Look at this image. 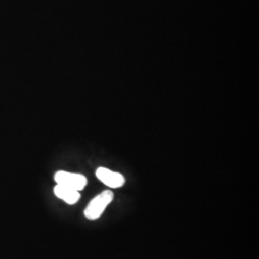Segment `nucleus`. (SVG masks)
Masks as SVG:
<instances>
[{
	"label": "nucleus",
	"mask_w": 259,
	"mask_h": 259,
	"mask_svg": "<svg viewBox=\"0 0 259 259\" xmlns=\"http://www.w3.org/2000/svg\"><path fill=\"white\" fill-rule=\"evenodd\" d=\"M53 191L57 198L63 200L65 203L70 205L77 204L81 198L80 191H77L65 185H56Z\"/></svg>",
	"instance_id": "4"
},
{
	"label": "nucleus",
	"mask_w": 259,
	"mask_h": 259,
	"mask_svg": "<svg viewBox=\"0 0 259 259\" xmlns=\"http://www.w3.org/2000/svg\"><path fill=\"white\" fill-rule=\"evenodd\" d=\"M112 200L113 192L111 190H105L102 193L94 197L83 211L85 218L89 220L98 219L105 211L106 207L112 202Z\"/></svg>",
	"instance_id": "1"
},
{
	"label": "nucleus",
	"mask_w": 259,
	"mask_h": 259,
	"mask_svg": "<svg viewBox=\"0 0 259 259\" xmlns=\"http://www.w3.org/2000/svg\"><path fill=\"white\" fill-rule=\"evenodd\" d=\"M97 179L110 188H119L125 185V178L118 172H114L105 167H99L96 170Z\"/></svg>",
	"instance_id": "3"
},
{
	"label": "nucleus",
	"mask_w": 259,
	"mask_h": 259,
	"mask_svg": "<svg viewBox=\"0 0 259 259\" xmlns=\"http://www.w3.org/2000/svg\"><path fill=\"white\" fill-rule=\"evenodd\" d=\"M54 180L57 185H65L77 191L83 190L88 185L87 178L82 174L71 173L63 170L56 172Z\"/></svg>",
	"instance_id": "2"
}]
</instances>
